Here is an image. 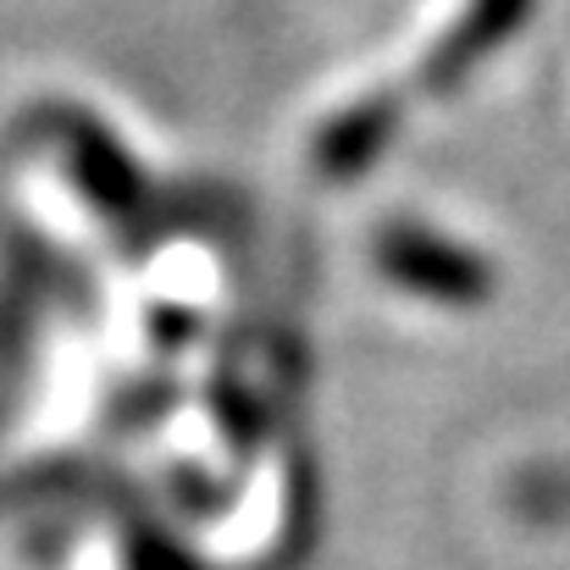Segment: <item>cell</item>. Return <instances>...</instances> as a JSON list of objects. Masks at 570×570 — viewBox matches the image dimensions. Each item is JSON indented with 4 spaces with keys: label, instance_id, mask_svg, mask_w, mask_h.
<instances>
[{
    "label": "cell",
    "instance_id": "6da1fadb",
    "mask_svg": "<svg viewBox=\"0 0 570 570\" xmlns=\"http://www.w3.org/2000/svg\"><path fill=\"white\" fill-rule=\"evenodd\" d=\"M372 261L393 288H404L410 299L443 305V311H476L499 288V272H493L488 255H476L471 244H460V238H449V233H438L415 216L377 222Z\"/></svg>",
    "mask_w": 570,
    "mask_h": 570
},
{
    "label": "cell",
    "instance_id": "7a4b0ae2",
    "mask_svg": "<svg viewBox=\"0 0 570 570\" xmlns=\"http://www.w3.org/2000/svg\"><path fill=\"white\" fill-rule=\"evenodd\" d=\"M45 128H50V139L61 145V161H67L78 194H83L100 216H111V222L145 216V205H150L145 167L122 150V139H117L100 117H89V111H78V106H50V111H45Z\"/></svg>",
    "mask_w": 570,
    "mask_h": 570
},
{
    "label": "cell",
    "instance_id": "3957f363",
    "mask_svg": "<svg viewBox=\"0 0 570 570\" xmlns=\"http://www.w3.org/2000/svg\"><path fill=\"white\" fill-rule=\"evenodd\" d=\"M527 17H532V0H465L460 22H454V28L432 45V56L421 61V83L438 89V95L460 89L504 39L521 33Z\"/></svg>",
    "mask_w": 570,
    "mask_h": 570
},
{
    "label": "cell",
    "instance_id": "277c9868",
    "mask_svg": "<svg viewBox=\"0 0 570 570\" xmlns=\"http://www.w3.org/2000/svg\"><path fill=\"white\" fill-rule=\"evenodd\" d=\"M399 122H404V106H399L393 95H361V100H350V106L333 111V117L322 122V134H316V150H311L316 173L333 178V184L372 173L377 156L393 145Z\"/></svg>",
    "mask_w": 570,
    "mask_h": 570
},
{
    "label": "cell",
    "instance_id": "5b68a950",
    "mask_svg": "<svg viewBox=\"0 0 570 570\" xmlns=\"http://www.w3.org/2000/svg\"><path fill=\"white\" fill-rule=\"evenodd\" d=\"M128 570H205L189 549H178L167 532L156 527H134L128 532Z\"/></svg>",
    "mask_w": 570,
    "mask_h": 570
}]
</instances>
